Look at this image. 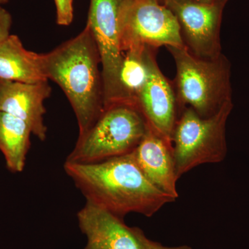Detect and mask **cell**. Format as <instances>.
I'll return each mask as SVG.
<instances>
[{"label": "cell", "mask_w": 249, "mask_h": 249, "mask_svg": "<svg viewBox=\"0 0 249 249\" xmlns=\"http://www.w3.org/2000/svg\"><path fill=\"white\" fill-rule=\"evenodd\" d=\"M64 170L87 202L121 219L132 213L152 217L176 200L149 181L131 153L95 163L65 160Z\"/></svg>", "instance_id": "cell-1"}, {"label": "cell", "mask_w": 249, "mask_h": 249, "mask_svg": "<svg viewBox=\"0 0 249 249\" xmlns=\"http://www.w3.org/2000/svg\"><path fill=\"white\" fill-rule=\"evenodd\" d=\"M48 80L61 88L71 105L79 136L96 123L104 111L101 59L88 24L78 35L43 54Z\"/></svg>", "instance_id": "cell-2"}, {"label": "cell", "mask_w": 249, "mask_h": 249, "mask_svg": "<svg viewBox=\"0 0 249 249\" xmlns=\"http://www.w3.org/2000/svg\"><path fill=\"white\" fill-rule=\"evenodd\" d=\"M176 67L173 81L178 111L189 107L202 118L232 103L231 65L224 53L214 58L193 55L185 47H166Z\"/></svg>", "instance_id": "cell-3"}, {"label": "cell", "mask_w": 249, "mask_h": 249, "mask_svg": "<svg viewBox=\"0 0 249 249\" xmlns=\"http://www.w3.org/2000/svg\"><path fill=\"white\" fill-rule=\"evenodd\" d=\"M147 124L135 106L116 103L104 109L94 124L79 136L66 161L95 163L131 153L143 139Z\"/></svg>", "instance_id": "cell-4"}, {"label": "cell", "mask_w": 249, "mask_h": 249, "mask_svg": "<svg viewBox=\"0 0 249 249\" xmlns=\"http://www.w3.org/2000/svg\"><path fill=\"white\" fill-rule=\"evenodd\" d=\"M232 109L233 103L209 118L201 117L189 107L180 111L172 137L178 178L199 165L224 160L228 152L226 129Z\"/></svg>", "instance_id": "cell-5"}, {"label": "cell", "mask_w": 249, "mask_h": 249, "mask_svg": "<svg viewBox=\"0 0 249 249\" xmlns=\"http://www.w3.org/2000/svg\"><path fill=\"white\" fill-rule=\"evenodd\" d=\"M119 24L124 52L137 46L185 47L175 15L160 0H121Z\"/></svg>", "instance_id": "cell-6"}, {"label": "cell", "mask_w": 249, "mask_h": 249, "mask_svg": "<svg viewBox=\"0 0 249 249\" xmlns=\"http://www.w3.org/2000/svg\"><path fill=\"white\" fill-rule=\"evenodd\" d=\"M175 15L185 48L199 58H214L222 53L221 27L229 0H160Z\"/></svg>", "instance_id": "cell-7"}, {"label": "cell", "mask_w": 249, "mask_h": 249, "mask_svg": "<svg viewBox=\"0 0 249 249\" xmlns=\"http://www.w3.org/2000/svg\"><path fill=\"white\" fill-rule=\"evenodd\" d=\"M120 1L90 0L87 22L101 59L105 109L120 103L119 74L124 59L119 24Z\"/></svg>", "instance_id": "cell-8"}, {"label": "cell", "mask_w": 249, "mask_h": 249, "mask_svg": "<svg viewBox=\"0 0 249 249\" xmlns=\"http://www.w3.org/2000/svg\"><path fill=\"white\" fill-rule=\"evenodd\" d=\"M77 219L87 239L83 249H147L142 229L128 227L124 219L91 203L86 201Z\"/></svg>", "instance_id": "cell-9"}, {"label": "cell", "mask_w": 249, "mask_h": 249, "mask_svg": "<svg viewBox=\"0 0 249 249\" xmlns=\"http://www.w3.org/2000/svg\"><path fill=\"white\" fill-rule=\"evenodd\" d=\"M136 107L142 113L147 127L162 138L172 142L179 111L173 82L162 73L157 62L151 75L139 93Z\"/></svg>", "instance_id": "cell-10"}, {"label": "cell", "mask_w": 249, "mask_h": 249, "mask_svg": "<svg viewBox=\"0 0 249 249\" xmlns=\"http://www.w3.org/2000/svg\"><path fill=\"white\" fill-rule=\"evenodd\" d=\"M51 93L49 81L24 83L0 80V111L25 122L31 133L45 142L47 134L45 102Z\"/></svg>", "instance_id": "cell-11"}, {"label": "cell", "mask_w": 249, "mask_h": 249, "mask_svg": "<svg viewBox=\"0 0 249 249\" xmlns=\"http://www.w3.org/2000/svg\"><path fill=\"white\" fill-rule=\"evenodd\" d=\"M139 168L160 191L175 199L178 194V178L172 142L162 138L147 127L138 146L131 152Z\"/></svg>", "instance_id": "cell-12"}, {"label": "cell", "mask_w": 249, "mask_h": 249, "mask_svg": "<svg viewBox=\"0 0 249 249\" xmlns=\"http://www.w3.org/2000/svg\"><path fill=\"white\" fill-rule=\"evenodd\" d=\"M0 80L49 81L44 70L43 54L27 50L18 36L11 34L0 43Z\"/></svg>", "instance_id": "cell-13"}, {"label": "cell", "mask_w": 249, "mask_h": 249, "mask_svg": "<svg viewBox=\"0 0 249 249\" xmlns=\"http://www.w3.org/2000/svg\"><path fill=\"white\" fill-rule=\"evenodd\" d=\"M156 51L146 46H137L124 52L119 74V103H127L136 107L139 93L150 78L152 67L157 61Z\"/></svg>", "instance_id": "cell-14"}, {"label": "cell", "mask_w": 249, "mask_h": 249, "mask_svg": "<svg viewBox=\"0 0 249 249\" xmlns=\"http://www.w3.org/2000/svg\"><path fill=\"white\" fill-rule=\"evenodd\" d=\"M31 129L25 122L0 111V151L11 173L24 170L31 146Z\"/></svg>", "instance_id": "cell-15"}, {"label": "cell", "mask_w": 249, "mask_h": 249, "mask_svg": "<svg viewBox=\"0 0 249 249\" xmlns=\"http://www.w3.org/2000/svg\"><path fill=\"white\" fill-rule=\"evenodd\" d=\"M56 9V22L67 27L73 22V0H54Z\"/></svg>", "instance_id": "cell-16"}, {"label": "cell", "mask_w": 249, "mask_h": 249, "mask_svg": "<svg viewBox=\"0 0 249 249\" xmlns=\"http://www.w3.org/2000/svg\"><path fill=\"white\" fill-rule=\"evenodd\" d=\"M12 17L9 11L0 6V43L6 40L11 34Z\"/></svg>", "instance_id": "cell-17"}, {"label": "cell", "mask_w": 249, "mask_h": 249, "mask_svg": "<svg viewBox=\"0 0 249 249\" xmlns=\"http://www.w3.org/2000/svg\"><path fill=\"white\" fill-rule=\"evenodd\" d=\"M147 249H192L191 247L188 246H178V247H165V246L155 242V241L147 238L146 240Z\"/></svg>", "instance_id": "cell-18"}, {"label": "cell", "mask_w": 249, "mask_h": 249, "mask_svg": "<svg viewBox=\"0 0 249 249\" xmlns=\"http://www.w3.org/2000/svg\"><path fill=\"white\" fill-rule=\"evenodd\" d=\"M9 1V0H0V6L2 4H6Z\"/></svg>", "instance_id": "cell-19"}, {"label": "cell", "mask_w": 249, "mask_h": 249, "mask_svg": "<svg viewBox=\"0 0 249 249\" xmlns=\"http://www.w3.org/2000/svg\"><path fill=\"white\" fill-rule=\"evenodd\" d=\"M196 1H214V0H196Z\"/></svg>", "instance_id": "cell-20"}]
</instances>
